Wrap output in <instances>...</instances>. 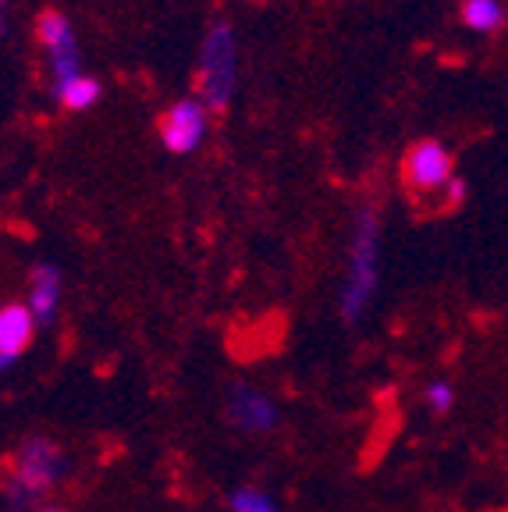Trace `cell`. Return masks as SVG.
I'll return each instance as SVG.
<instances>
[{"mask_svg": "<svg viewBox=\"0 0 508 512\" xmlns=\"http://www.w3.org/2000/svg\"><path fill=\"white\" fill-rule=\"evenodd\" d=\"M72 477V456L57 438L43 431L25 434L0 466V498L8 512H36Z\"/></svg>", "mask_w": 508, "mask_h": 512, "instance_id": "1", "label": "cell"}, {"mask_svg": "<svg viewBox=\"0 0 508 512\" xmlns=\"http://www.w3.org/2000/svg\"><path fill=\"white\" fill-rule=\"evenodd\" d=\"M381 253H384V217L374 200H363L352 217L345 285L338 292V313L345 324H359L374 306L381 288Z\"/></svg>", "mask_w": 508, "mask_h": 512, "instance_id": "2", "label": "cell"}, {"mask_svg": "<svg viewBox=\"0 0 508 512\" xmlns=\"http://www.w3.org/2000/svg\"><path fill=\"white\" fill-rule=\"evenodd\" d=\"M196 96L210 107V114H224L239 89V36L228 18H214L203 32L196 57Z\"/></svg>", "mask_w": 508, "mask_h": 512, "instance_id": "3", "label": "cell"}, {"mask_svg": "<svg viewBox=\"0 0 508 512\" xmlns=\"http://www.w3.org/2000/svg\"><path fill=\"white\" fill-rule=\"evenodd\" d=\"M36 29V43L43 50V61H47V82L50 93H61L72 79H79L86 68H82V47L79 36H75L72 18L57 8H43L32 22Z\"/></svg>", "mask_w": 508, "mask_h": 512, "instance_id": "4", "label": "cell"}, {"mask_svg": "<svg viewBox=\"0 0 508 512\" xmlns=\"http://www.w3.org/2000/svg\"><path fill=\"white\" fill-rule=\"evenodd\" d=\"M224 420L231 424V431L246 434V438H267V434L281 431V406L260 384L231 381L224 388Z\"/></svg>", "mask_w": 508, "mask_h": 512, "instance_id": "5", "label": "cell"}, {"mask_svg": "<svg viewBox=\"0 0 508 512\" xmlns=\"http://www.w3.org/2000/svg\"><path fill=\"white\" fill-rule=\"evenodd\" d=\"M210 136V107L199 96H178L160 111L157 139L171 157H192Z\"/></svg>", "mask_w": 508, "mask_h": 512, "instance_id": "6", "label": "cell"}, {"mask_svg": "<svg viewBox=\"0 0 508 512\" xmlns=\"http://www.w3.org/2000/svg\"><path fill=\"white\" fill-rule=\"evenodd\" d=\"M455 175H459L455 171V153L441 139H416L402 153V185L420 200L445 192V185Z\"/></svg>", "mask_w": 508, "mask_h": 512, "instance_id": "7", "label": "cell"}, {"mask_svg": "<svg viewBox=\"0 0 508 512\" xmlns=\"http://www.w3.org/2000/svg\"><path fill=\"white\" fill-rule=\"evenodd\" d=\"M61 299H64V274L54 260H36L29 267V296L25 306L32 310L40 328H54L61 317Z\"/></svg>", "mask_w": 508, "mask_h": 512, "instance_id": "8", "label": "cell"}, {"mask_svg": "<svg viewBox=\"0 0 508 512\" xmlns=\"http://www.w3.org/2000/svg\"><path fill=\"white\" fill-rule=\"evenodd\" d=\"M36 317L25 303H4L0 306V352H8V356H25L36 342Z\"/></svg>", "mask_w": 508, "mask_h": 512, "instance_id": "9", "label": "cell"}, {"mask_svg": "<svg viewBox=\"0 0 508 512\" xmlns=\"http://www.w3.org/2000/svg\"><path fill=\"white\" fill-rule=\"evenodd\" d=\"M459 18L469 32H480V36H494V32L505 29L508 11L501 0H462Z\"/></svg>", "mask_w": 508, "mask_h": 512, "instance_id": "10", "label": "cell"}, {"mask_svg": "<svg viewBox=\"0 0 508 512\" xmlns=\"http://www.w3.org/2000/svg\"><path fill=\"white\" fill-rule=\"evenodd\" d=\"M100 96H104V86H100V79H96V75L82 72L79 79L68 82V86H64L61 93L54 96V100L64 107V111L86 114V111H93V107L100 104Z\"/></svg>", "mask_w": 508, "mask_h": 512, "instance_id": "11", "label": "cell"}, {"mask_svg": "<svg viewBox=\"0 0 508 512\" xmlns=\"http://www.w3.org/2000/svg\"><path fill=\"white\" fill-rule=\"evenodd\" d=\"M423 406H427L434 416L452 413V406H455V384L448 381V377H430V381L423 384Z\"/></svg>", "mask_w": 508, "mask_h": 512, "instance_id": "12", "label": "cell"}, {"mask_svg": "<svg viewBox=\"0 0 508 512\" xmlns=\"http://www.w3.org/2000/svg\"><path fill=\"white\" fill-rule=\"evenodd\" d=\"M274 505V498L256 484H239L228 491V512H263Z\"/></svg>", "mask_w": 508, "mask_h": 512, "instance_id": "13", "label": "cell"}, {"mask_svg": "<svg viewBox=\"0 0 508 512\" xmlns=\"http://www.w3.org/2000/svg\"><path fill=\"white\" fill-rule=\"evenodd\" d=\"M466 192H469L466 178H462V175H455L452 182L445 185V192H441V196H445V207H459V203L466 200Z\"/></svg>", "mask_w": 508, "mask_h": 512, "instance_id": "14", "label": "cell"}, {"mask_svg": "<svg viewBox=\"0 0 508 512\" xmlns=\"http://www.w3.org/2000/svg\"><path fill=\"white\" fill-rule=\"evenodd\" d=\"M0 36H11V0H0Z\"/></svg>", "mask_w": 508, "mask_h": 512, "instance_id": "15", "label": "cell"}, {"mask_svg": "<svg viewBox=\"0 0 508 512\" xmlns=\"http://www.w3.org/2000/svg\"><path fill=\"white\" fill-rule=\"evenodd\" d=\"M15 367V356H8V352H0V377H8V370Z\"/></svg>", "mask_w": 508, "mask_h": 512, "instance_id": "16", "label": "cell"}, {"mask_svg": "<svg viewBox=\"0 0 508 512\" xmlns=\"http://www.w3.org/2000/svg\"><path fill=\"white\" fill-rule=\"evenodd\" d=\"M36 512H68V509H64V505H54V502H47V505H40V509H36Z\"/></svg>", "mask_w": 508, "mask_h": 512, "instance_id": "17", "label": "cell"}, {"mask_svg": "<svg viewBox=\"0 0 508 512\" xmlns=\"http://www.w3.org/2000/svg\"><path fill=\"white\" fill-rule=\"evenodd\" d=\"M263 512H281V509H278V502H274V505H270V509H263Z\"/></svg>", "mask_w": 508, "mask_h": 512, "instance_id": "18", "label": "cell"}]
</instances>
